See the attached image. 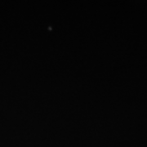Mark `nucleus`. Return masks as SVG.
Returning a JSON list of instances; mask_svg holds the SVG:
<instances>
[]
</instances>
